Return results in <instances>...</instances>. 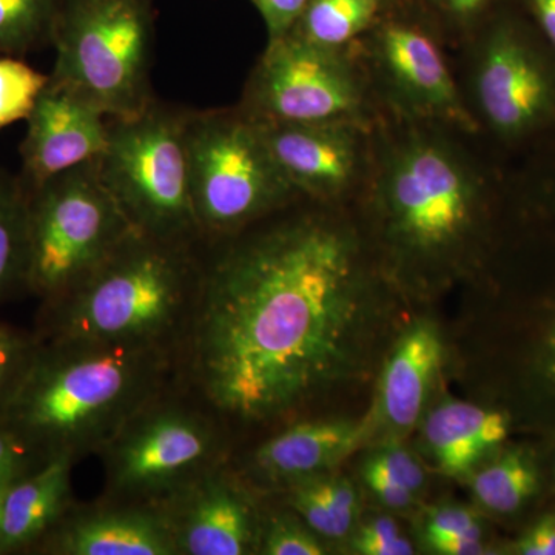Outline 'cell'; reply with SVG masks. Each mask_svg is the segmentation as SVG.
I'll list each match as a JSON object with an SVG mask.
<instances>
[{"mask_svg": "<svg viewBox=\"0 0 555 555\" xmlns=\"http://www.w3.org/2000/svg\"><path fill=\"white\" fill-rule=\"evenodd\" d=\"M204 248L190 364L215 411L266 422L363 374L390 283L345 206L299 198Z\"/></svg>", "mask_w": 555, "mask_h": 555, "instance_id": "1", "label": "cell"}, {"mask_svg": "<svg viewBox=\"0 0 555 555\" xmlns=\"http://www.w3.org/2000/svg\"><path fill=\"white\" fill-rule=\"evenodd\" d=\"M470 134L379 116L358 199L390 284L426 291L476 264L496 179L470 152Z\"/></svg>", "mask_w": 555, "mask_h": 555, "instance_id": "2", "label": "cell"}, {"mask_svg": "<svg viewBox=\"0 0 555 555\" xmlns=\"http://www.w3.org/2000/svg\"><path fill=\"white\" fill-rule=\"evenodd\" d=\"M164 364L156 347L56 343L36 356L2 425L50 455L104 448L150 406Z\"/></svg>", "mask_w": 555, "mask_h": 555, "instance_id": "3", "label": "cell"}, {"mask_svg": "<svg viewBox=\"0 0 555 555\" xmlns=\"http://www.w3.org/2000/svg\"><path fill=\"white\" fill-rule=\"evenodd\" d=\"M203 244L134 229L86 280L53 301L56 343L164 349L189 327L198 302Z\"/></svg>", "mask_w": 555, "mask_h": 555, "instance_id": "4", "label": "cell"}, {"mask_svg": "<svg viewBox=\"0 0 555 555\" xmlns=\"http://www.w3.org/2000/svg\"><path fill=\"white\" fill-rule=\"evenodd\" d=\"M465 93L480 133L513 150L555 141V54L516 0H505L469 39Z\"/></svg>", "mask_w": 555, "mask_h": 555, "instance_id": "5", "label": "cell"}, {"mask_svg": "<svg viewBox=\"0 0 555 555\" xmlns=\"http://www.w3.org/2000/svg\"><path fill=\"white\" fill-rule=\"evenodd\" d=\"M188 155L204 243L235 235L301 198L273 158L261 124L240 105L189 109Z\"/></svg>", "mask_w": 555, "mask_h": 555, "instance_id": "6", "label": "cell"}, {"mask_svg": "<svg viewBox=\"0 0 555 555\" xmlns=\"http://www.w3.org/2000/svg\"><path fill=\"white\" fill-rule=\"evenodd\" d=\"M155 0H61L51 33L50 78L82 94L107 118H131L152 89Z\"/></svg>", "mask_w": 555, "mask_h": 555, "instance_id": "7", "label": "cell"}, {"mask_svg": "<svg viewBox=\"0 0 555 555\" xmlns=\"http://www.w3.org/2000/svg\"><path fill=\"white\" fill-rule=\"evenodd\" d=\"M188 116L189 108L155 100L131 118H108L98 169L134 229L204 243L190 193Z\"/></svg>", "mask_w": 555, "mask_h": 555, "instance_id": "8", "label": "cell"}, {"mask_svg": "<svg viewBox=\"0 0 555 555\" xmlns=\"http://www.w3.org/2000/svg\"><path fill=\"white\" fill-rule=\"evenodd\" d=\"M444 36L415 0H390L353 43L379 116L438 124L478 137L462 87L444 54Z\"/></svg>", "mask_w": 555, "mask_h": 555, "instance_id": "9", "label": "cell"}, {"mask_svg": "<svg viewBox=\"0 0 555 555\" xmlns=\"http://www.w3.org/2000/svg\"><path fill=\"white\" fill-rule=\"evenodd\" d=\"M27 192L25 286L50 301L78 286L134 230L102 181L98 160Z\"/></svg>", "mask_w": 555, "mask_h": 555, "instance_id": "10", "label": "cell"}, {"mask_svg": "<svg viewBox=\"0 0 555 555\" xmlns=\"http://www.w3.org/2000/svg\"><path fill=\"white\" fill-rule=\"evenodd\" d=\"M238 105L264 124L375 122L379 118L353 47L328 49L291 33L268 42Z\"/></svg>", "mask_w": 555, "mask_h": 555, "instance_id": "11", "label": "cell"}, {"mask_svg": "<svg viewBox=\"0 0 555 555\" xmlns=\"http://www.w3.org/2000/svg\"><path fill=\"white\" fill-rule=\"evenodd\" d=\"M217 437L206 420L179 408H145L105 449L118 494L173 496L214 469Z\"/></svg>", "mask_w": 555, "mask_h": 555, "instance_id": "12", "label": "cell"}, {"mask_svg": "<svg viewBox=\"0 0 555 555\" xmlns=\"http://www.w3.org/2000/svg\"><path fill=\"white\" fill-rule=\"evenodd\" d=\"M375 122L259 124L273 158L301 198L345 206L366 182Z\"/></svg>", "mask_w": 555, "mask_h": 555, "instance_id": "13", "label": "cell"}, {"mask_svg": "<svg viewBox=\"0 0 555 555\" xmlns=\"http://www.w3.org/2000/svg\"><path fill=\"white\" fill-rule=\"evenodd\" d=\"M108 142V118L82 94L51 79L39 94L21 145L25 188L31 189L101 158Z\"/></svg>", "mask_w": 555, "mask_h": 555, "instance_id": "14", "label": "cell"}, {"mask_svg": "<svg viewBox=\"0 0 555 555\" xmlns=\"http://www.w3.org/2000/svg\"><path fill=\"white\" fill-rule=\"evenodd\" d=\"M170 499L175 505L166 516L178 554H250L261 539L250 500L217 470H207Z\"/></svg>", "mask_w": 555, "mask_h": 555, "instance_id": "15", "label": "cell"}, {"mask_svg": "<svg viewBox=\"0 0 555 555\" xmlns=\"http://www.w3.org/2000/svg\"><path fill=\"white\" fill-rule=\"evenodd\" d=\"M444 346L430 321L416 320L400 335L379 378L374 418L393 438L411 433L425 414Z\"/></svg>", "mask_w": 555, "mask_h": 555, "instance_id": "16", "label": "cell"}, {"mask_svg": "<svg viewBox=\"0 0 555 555\" xmlns=\"http://www.w3.org/2000/svg\"><path fill=\"white\" fill-rule=\"evenodd\" d=\"M367 429V423L349 420L299 423L258 449L255 473L286 485L324 476L356 451Z\"/></svg>", "mask_w": 555, "mask_h": 555, "instance_id": "17", "label": "cell"}, {"mask_svg": "<svg viewBox=\"0 0 555 555\" xmlns=\"http://www.w3.org/2000/svg\"><path fill=\"white\" fill-rule=\"evenodd\" d=\"M509 434L507 416L465 401L438 404L423 422V438L438 469L448 477L473 476L481 459Z\"/></svg>", "mask_w": 555, "mask_h": 555, "instance_id": "18", "label": "cell"}, {"mask_svg": "<svg viewBox=\"0 0 555 555\" xmlns=\"http://www.w3.org/2000/svg\"><path fill=\"white\" fill-rule=\"evenodd\" d=\"M56 550L69 555L178 554L164 511H105L79 517L57 535Z\"/></svg>", "mask_w": 555, "mask_h": 555, "instance_id": "19", "label": "cell"}, {"mask_svg": "<svg viewBox=\"0 0 555 555\" xmlns=\"http://www.w3.org/2000/svg\"><path fill=\"white\" fill-rule=\"evenodd\" d=\"M73 454L50 455L35 473H24L7 492L0 520V553L20 550L56 524L67 505Z\"/></svg>", "mask_w": 555, "mask_h": 555, "instance_id": "20", "label": "cell"}, {"mask_svg": "<svg viewBox=\"0 0 555 555\" xmlns=\"http://www.w3.org/2000/svg\"><path fill=\"white\" fill-rule=\"evenodd\" d=\"M390 0H309L291 35L328 49H349L378 20Z\"/></svg>", "mask_w": 555, "mask_h": 555, "instance_id": "21", "label": "cell"}, {"mask_svg": "<svg viewBox=\"0 0 555 555\" xmlns=\"http://www.w3.org/2000/svg\"><path fill=\"white\" fill-rule=\"evenodd\" d=\"M470 477L478 505L500 516L517 513L539 488L535 462L521 449L505 452Z\"/></svg>", "mask_w": 555, "mask_h": 555, "instance_id": "22", "label": "cell"}, {"mask_svg": "<svg viewBox=\"0 0 555 555\" xmlns=\"http://www.w3.org/2000/svg\"><path fill=\"white\" fill-rule=\"evenodd\" d=\"M28 255V192L0 170V298L24 284Z\"/></svg>", "mask_w": 555, "mask_h": 555, "instance_id": "23", "label": "cell"}, {"mask_svg": "<svg viewBox=\"0 0 555 555\" xmlns=\"http://www.w3.org/2000/svg\"><path fill=\"white\" fill-rule=\"evenodd\" d=\"M61 0H0V54L24 56L51 43Z\"/></svg>", "mask_w": 555, "mask_h": 555, "instance_id": "24", "label": "cell"}, {"mask_svg": "<svg viewBox=\"0 0 555 555\" xmlns=\"http://www.w3.org/2000/svg\"><path fill=\"white\" fill-rule=\"evenodd\" d=\"M50 75L33 68L20 56L0 54V130L27 120Z\"/></svg>", "mask_w": 555, "mask_h": 555, "instance_id": "25", "label": "cell"}, {"mask_svg": "<svg viewBox=\"0 0 555 555\" xmlns=\"http://www.w3.org/2000/svg\"><path fill=\"white\" fill-rule=\"evenodd\" d=\"M444 39L467 40L505 0H415Z\"/></svg>", "mask_w": 555, "mask_h": 555, "instance_id": "26", "label": "cell"}, {"mask_svg": "<svg viewBox=\"0 0 555 555\" xmlns=\"http://www.w3.org/2000/svg\"><path fill=\"white\" fill-rule=\"evenodd\" d=\"M38 352L30 338L0 323V415L13 400Z\"/></svg>", "mask_w": 555, "mask_h": 555, "instance_id": "27", "label": "cell"}, {"mask_svg": "<svg viewBox=\"0 0 555 555\" xmlns=\"http://www.w3.org/2000/svg\"><path fill=\"white\" fill-rule=\"evenodd\" d=\"M261 553L269 555H321L326 547L305 521L276 517L261 532Z\"/></svg>", "mask_w": 555, "mask_h": 555, "instance_id": "28", "label": "cell"}, {"mask_svg": "<svg viewBox=\"0 0 555 555\" xmlns=\"http://www.w3.org/2000/svg\"><path fill=\"white\" fill-rule=\"evenodd\" d=\"M318 495L326 505L335 528H337L338 540L345 539L353 526L358 516V495L356 488L347 478L327 477L326 474L320 477L309 478Z\"/></svg>", "mask_w": 555, "mask_h": 555, "instance_id": "29", "label": "cell"}, {"mask_svg": "<svg viewBox=\"0 0 555 555\" xmlns=\"http://www.w3.org/2000/svg\"><path fill=\"white\" fill-rule=\"evenodd\" d=\"M352 547L361 555H411L414 546L390 517H375L358 529Z\"/></svg>", "mask_w": 555, "mask_h": 555, "instance_id": "30", "label": "cell"}, {"mask_svg": "<svg viewBox=\"0 0 555 555\" xmlns=\"http://www.w3.org/2000/svg\"><path fill=\"white\" fill-rule=\"evenodd\" d=\"M459 537L483 539V525L474 511L460 505H443L430 509L425 521L426 545Z\"/></svg>", "mask_w": 555, "mask_h": 555, "instance_id": "31", "label": "cell"}, {"mask_svg": "<svg viewBox=\"0 0 555 555\" xmlns=\"http://www.w3.org/2000/svg\"><path fill=\"white\" fill-rule=\"evenodd\" d=\"M367 460L382 467L383 470L403 485L416 496L422 494L426 486V473L420 460L411 451L401 447L397 440L386 441Z\"/></svg>", "mask_w": 555, "mask_h": 555, "instance_id": "32", "label": "cell"}, {"mask_svg": "<svg viewBox=\"0 0 555 555\" xmlns=\"http://www.w3.org/2000/svg\"><path fill=\"white\" fill-rule=\"evenodd\" d=\"M261 14L268 30V42L286 36L301 16L309 0H250Z\"/></svg>", "mask_w": 555, "mask_h": 555, "instance_id": "33", "label": "cell"}, {"mask_svg": "<svg viewBox=\"0 0 555 555\" xmlns=\"http://www.w3.org/2000/svg\"><path fill=\"white\" fill-rule=\"evenodd\" d=\"M364 481L375 496L392 511H406L415 505L416 495L392 477L387 476L382 467L367 460L363 467Z\"/></svg>", "mask_w": 555, "mask_h": 555, "instance_id": "34", "label": "cell"}, {"mask_svg": "<svg viewBox=\"0 0 555 555\" xmlns=\"http://www.w3.org/2000/svg\"><path fill=\"white\" fill-rule=\"evenodd\" d=\"M516 2L555 54V0H516Z\"/></svg>", "mask_w": 555, "mask_h": 555, "instance_id": "35", "label": "cell"}, {"mask_svg": "<svg viewBox=\"0 0 555 555\" xmlns=\"http://www.w3.org/2000/svg\"><path fill=\"white\" fill-rule=\"evenodd\" d=\"M516 550L518 554L524 555H555V517L540 518L521 537Z\"/></svg>", "mask_w": 555, "mask_h": 555, "instance_id": "36", "label": "cell"}, {"mask_svg": "<svg viewBox=\"0 0 555 555\" xmlns=\"http://www.w3.org/2000/svg\"><path fill=\"white\" fill-rule=\"evenodd\" d=\"M31 449L5 426L0 427V466H27Z\"/></svg>", "mask_w": 555, "mask_h": 555, "instance_id": "37", "label": "cell"}, {"mask_svg": "<svg viewBox=\"0 0 555 555\" xmlns=\"http://www.w3.org/2000/svg\"><path fill=\"white\" fill-rule=\"evenodd\" d=\"M430 551L443 555H480L486 553L483 539H469V537H459V539L438 540L427 545Z\"/></svg>", "mask_w": 555, "mask_h": 555, "instance_id": "38", "label": "cell"}, {"mask_svg": "<svg viewBox=\"0 0 555 555\" xmlns=\"http://www.w3.org/2000/svg\"><path fill=\"white\" fill-rule=\"evenodd\" d=\"M27 466H0V520H2L3 502L11 485L25 473Z\"/></svg>", "mask_w": 555, "mask_h": 555, "instance_id": "39", "label": "cell"}]
</instances>
